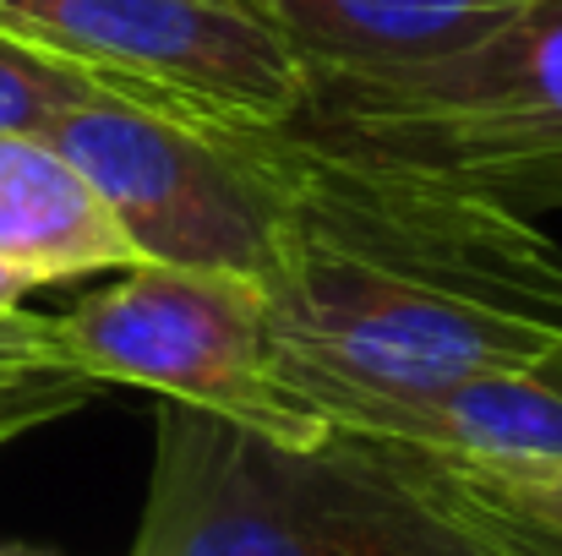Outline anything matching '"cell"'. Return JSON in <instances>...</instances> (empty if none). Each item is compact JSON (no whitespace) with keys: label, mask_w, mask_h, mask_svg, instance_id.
<instances>
[{"label":"cell","mask_w":562,"mask_h":556,"mask_svg":"<svg viewBox=\"0 0 562 556\" xmlns=\"http://www.w3.org/2000/svg\"><path fill=\"white\" fill-rule=\"evenodd\" d=\"M132 556H486L382 436L273 442L187 404L159 409Z\"/></svg>","instance_id":"1"},{"label":"cell","mask_w":562,"mask_h":556,"mask_svg":"<svg viewBox=\"0 0 562 556\" xmlns=\"http://www.w3.org/2000/svg\"><path fill=\"white\" fill-rule=\"evenodd\" d=\"M99 191L137 262L279 284L295 262V213L279 126H229L88 93L44 132Z\"/></svg>","instance_id":"2"},{"label":"cell","mask_w":562,"mask_h":556,"mask_svg":"<svg viewBox=\"0 0 562 556\" xmlns=\"http://www.w3.org/2000/svg\"><path fill=\"white\" fill-rule=\"evenodd\" d=\"M295 137L475 185L562 170V0H530L481 38L382 77L306 88Z\"/></svg>","instance_id":"3"},{"label":"cell","mask_w":562,"mask_h":556,"mask_svg":"<svg viewBox=\"0 0 562 556\" xmlns=\"http://www.w3.org/2000/svg\"><path fill=\"white\" fill-rule=\"evenodd\" d=\"M295 257H339L562 328V246L492 185L323 148L279 126Z\"/></svg>","instance_id":"4"},{"label":"cell","mask_w":562,"mask_h":556,"mask_svg":"<svg viewBox=\"0 0 562 556\" xmlns=\"http://www.w3.org/2000/svg\"><path fill=\"white\" fill-rule=\"evenodd\" d=\"M262 295L284 382L426 398L486 376H519L562 350L558 322L404 284L317 251H301Z\"/></svg>","instance_id":"5"},{"label":"cell","mask_w":562,"mask_h":556,"mask_svg":"<svg viewBox=\"0 0 562 556\" xmlns=\"http://www.w3.org/2000/svg\"><path fill=\"white\" fill-rule=\"evenodd\" d=\"M77 371L104 387H148L273 442H323L334 420L301 398L273 361L268 295L251 279L137 262L110 290L60 311Z\"/></svg>","instance_id":"6"},{"label":"cell","mask_w":562,"mask_h":556,"mask_svg":"<svg viewBox=\"0 0 562 556\" xmlns=\"http://www.w3.org/2000/svg\"><path fill=\"white\" fill-rule=\"evenodd\" d=\"M0 33L196 121L290 126L312 88L301 55L246 0H0Z\"/></svg>","instance_id":"7"},{"label":"cell","mask_w":562,"mask_h":556,"mask_svg":"<svg viewBox=\"0 0 562 556\" xmlns=\"http://www.w3.org/2000/svg\"><path fill=\"white\" fill-rule=\"evenodd\" d=\"M345 431L409 442L437 458L492 469H562V350L519 376H486L426 398H382L339 382H290Z\"/></svg>","instance_id":"8"},{"label":"cell","mask_w":562,"mask_h":556,"mask_svg":"<svg viewBox=\"0 0 562 556\" xmlns=\"http://www.w3.org/2000/svg\"><path fill=\"white\" fill-rule=\"evenodd\" d=\"M323 77H382L437 60L530 0H246Z\"/></svg>","instance_id":"9"},{"label":"cell","mask_w":562,"mask_h":556,"mask_svg":"<svg viewBox=\"0 0 562 556\" xmlns=\"http://www.w3.org/2000/svg\"><path fill=\"white\" fill-rule=\"evenodd\" d=\"M0 262L33 284L137 268L132 240L49 137H0Z\"/></svg>","instance_id":"10"},{"label":"cell","mask_w":562,"mask_h":556,"mask_svg":"<svg viewBox=\"0 0 562 556\" xmlns=\"http://www.w3.org/2000/svg\"><path fill=\"white\" fill-rule=\"evenodd\" d=\"M382 442H387V436H382ZM387 447H393L398 464L415 475V486H426V491L442 502V513L486 556H562V530L530 519V513H514V508H503V502H492V497H481V491H470L437 453H420V447H409V442H387Z\"/></svg>","instance_id":"11"},{"label":"cell","mask_w":562,"mask_h":556,"mask_svg":"<svg viewBox=\"0 0 562 556\" xmlns=\"http://www.w3.org/2000/svg\"><path fill=\"white\" fill-rule=\"evenodd\" d=\"M88 93H99L88 71L0 33V137H44Z\"/></svg>","instance_id":"12"},{"label":"cell","mask_w":562,"mask_h":556,"mask_svg":"<svg viewBox=\"0 0 562 556\" xmlns=\"http://www.w3.org/2000/svg\"><path fill=\"white\" fill-rule=\"evenodd\" d=\"M104 382L93 376H71V371H33V376H0V442L49 425L71 409H82L88 398H99Z\"/></svg>","instance_id":"13"},{"label":"cell","mask_w":562,"mask_h":556,"mask_svg":"<svg viewBox=\"0 0 562 556\" xmlns=\"http://www.w3.org/2000/svg\"><path fill=\"white\" fill-rule=\"evenodd\" d=\"M470 491L514 508V513H530L541 524L562 530V469H492V464H459V458H442Z\"/></svg>","instance_id":"14"},{"label":"cell","mask_w":562,"mask_h":556,"mask_svg":"<svg viewBox=\"0 0 562 556\" xmlns=\"http://www.w3.org/2000/svg\"><path fill=\"white\" fill-rule=\"evenodd\" d=\"M33 371H77L66 339H60V317H38V311H0V376H33Z\"/></svg>","instance_id":"15"},{"label":"cell","mask_w":562,"mask_h":556,"mask_svg":"<svg viewBox=\"0 0 562 556\" xmlns=\"http://www.w3.org/2000/svg\"><path fill=\"white\" fill-rule=\"evenodd\" d=\"M38 284L27 279V273H16V268H5L0 262V311H22V295H33Z\"/></svg>","instance_id":"16"}]
</instances>
